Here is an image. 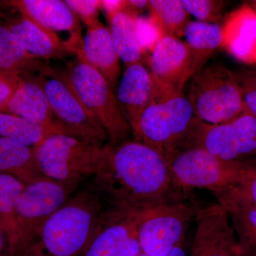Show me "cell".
<instances>
[{
  "label": "cell",
  "instance_id": "20",
  "mask_svg": "<svg viewBox=\"0 0 256 256\" xmlns=\"http://www.w3.org/2000/svg\"><path fill=\"white\" fill-rule=\"evenodd\" d=\"M80 52L87 63L98 72L114 88L120 73V60L114 47L110 28L101 22L87 28Z\"/></svg>",
  "mask_w": 256,
  "mask_h": 256
},
{
  "label": "cell",
  "instance_id": "23",
  "mask_svg": "<svg viewBox=\"0 0 256 256\" xmlns=\"http://www.w3.org/2000/svg\"><path fill=\"white\" fill-rule=\"evenodd\" d=\"M0 173L14 176L24 183L43 178L38 169L34 148L0 137Z\"/></svg>",
  "mask_w": 256,
  "mask_h": 256
},
{
  "label": "cell",
  "instance_id": "8",
  "mask_svg": "<svg viewBox=\"0 0 256 256\" xmlns=\"http://www.w3.org/2000/svg\"><path fill=\"white\" fill-rule=\"evenodd\" d=\"M73 190L43 178L26 184L14 208L16 234L4 256H22L44 224L72 197Z\"/></svg>",
  "mask_w": 256,
  "mask_h": 256
},
{
  "label": "cell",
  "instance_id": "21",
  "mask_svg": "<svg viewBox=\"0 0 256 256\" xmlns=\"http://www.w3.org/2000/svg\"><path fill=\"white\" fill-rule=\"evenodd\" d=\"M55 134L76 137L62 124H42L14 114L0 112V137L34 148Z\"/></svg>",
  "mask_w": 256,
  "mask_h": 256
},
{
  "label": "cell",
  "instance_id": "17",
  "mask_svg": "<svg viewBox=\"0 0 256 256\" xmlns=\"http://www.w3.org/2000/svg\"><path fill=\"white\" fill-rule=\"evenodd\" d=\"M4 26L18 37L25 50L38 58L62 60L76 53L56 32L24 15L10 18Z\"/></svg>",
  "mask_w": 256,
  "mask_h": 256
},
{
  "label": "cell",
  "instance_id": "32",
  "mask_svg": "<svg viewBox=\"0 0 256 256\" xmlns=\"http://www.w3.org/2000/svg\"><path fill=\"white\" fill-rule=\"evenodd\" d=\"M26 184L12 175L0 173V200L12 208L18 204Z\"/></svg>",
  "mask_w": 256,
  "mask_h": 256
},
{
  "label": "cell",
  "instance_id": "25",
  "mask_svg": "<svg viewBox=\"0 0 256 256\" xmlns=\"http://www.w3.org/2000/svg\"><path fill=\"white\" fill-rule=\"evenodd\" d=\"M40 58L30 54L9 28L0 24V69L20 74L40 72L44 66Z\"/></svg>",
  "mask_w": 256,
  "mask_h": 256
},
{
  "label": "cell",
  "instance_id": "10",
  "mask_svg": "<svg viewBox=\"0 0 256 256\" xmlns=\"http://www.w3.org/2000/svg\"><path fill=\"white\" fill-rule=\"evenodd\" d=\"M192 148L229 162L252 161L256 158V117L246 110L224 124H206L196 118L185 150Z\"/></svg>",
  "mask_w": 256,
  "mask_h": 256
},
{
  "label": "cell",
  "instance_id": "36",
  "mask_svg": "<svg viewBox=\"0 0 256 256\" xmlns=\"http://www.w3.org/2000/svg\"><path fill=\"white\" fill-rule=\"evenodd\" d=\"M128 8L138 14V12L150 9V1L148 0H128Z\"/></svg>",
  "mask_w": 256,
  "mask_h": 256
},
{
  "label": "cell",
  "instance_id": "18",
  "mask_svg": "<svg viewBox=\"0 0 256 256\" xmlns=\"http://www.w3.org/2000/svg\"><path fill=\"white\" fill-rule=\"evenodd\" d=\"M0 112L14 114L42 124H62L56 118L46 92L37 76L22 74L16 92Z\"/></svg>",
  "mask_w": 256,
  "mask_h": 256
},
{
  "label": "cell",
  "instance_id": "6",
  "mask_svg": "<svg viewBox=\"0 0 256 256\" xmlns=\"http://www.w3.org/2000/svg\"><path fill=\"white\" fill-rule=\"evenodd\" d=\"M104 146L74 136L55 134L34 148V152L42 176L75 191L95 174Z\"/></svg>",
  "mask_w": 256,
  "mask_h": 256
},
{
  "label": "cell",
  "instance_id": "7",
  "mask_svg": "<svg viewBox=\"0 0 256 256\" xmlns=\"http://www.w3.org/2000/svg\"><path fill=\"white\" fill-rule=\"evenodd\" d=\"M80 50L68 64L67 72L74 89L88 110L105 130L109 142L117 144L129 140L132 130L121 111L112 88L87 63Z\"/></svg>",
  "mask_w": 256,
  "mask_h": 256
},
{
  "label": "cell",
  "instance_id": "37",
  "mask_svg": "<svg viewBox=\"0 0 256 256\" xmlns=\"http://www.w3.org/2000/svg\"><path fill=\"white\" fill-rule=\"evenodd\" d=\"M138 256H150L146 255V254L142 252V254H140V255ZM164 256H188V254H186V250H185L184 246L182 244V245L180 246L175 248L173 249L170 254H168V255Z\"/></svg>",
  "mask_w": 256,
  "mask_h": 256
},
{
  "label": "cell",
  "instance_id": "2",
  "mask_svg": "<svg viewBox=\"0 0 256 256\" xmlns=\"http://www.w3.org/2000/svg\"><path fill=\"white\" fill-rule=\"evenodd\" d=\"M106 206L90 185L56 210L22 256H82Z\"/></svg>",
  "mask_w": 256,
  "mask_h": 256
},
{
  "label": "cell",
  "instance_id": "24",
  "mask_svg": "<svg viewBox=\"0 0 256 256\" xmlns=\"http://www.w3.org/2000/svg\"><path fill=\"white\" fill-rule=\"evenodd\" d=\"M138 14L126 8L109 18L110 31L120 60L126 66L143 62L144 54L138 42L136 18Z\"/></svg>",
  "mask_w": 256,
  "mask_h": 256
},
{
  "label": "cell",
  "instance_id": "13",
  "mask_svg": "<svg viewBox=\"0 0 256 256\" xmlns=\"http://www.w3.org/2000/svg\"><path fill=\"white\" fill-rule=\"evenodd\" d=\"M192 54L186 42L166 35L150 53V72L162 99L182 94L191 78Z\"/></svg>",
  "mask_w": 256,
  "mask_h": 256
},
{
  "label": "cell",
  "instance_id": "38",
  "mask_svg": "<svg viewBox=\"0 0 256 256\" xmlns=\"http://www.w3.org/2000/svg\"><path fill=\"white\" fill-rule=\"evenodd\" d=\"M4 237H3V232L2 230L0 229V256H2V252L3 249H4Z\"/></svg>",
  "mask_w": 256,
  "mask_h": 256
},
{
  "label": "cell",
  "instance_id": "28",
  "mask_svg": "<svg viewBox=\"0 0 256 256\" xmlns=\"http://www.w3.org/2000/svg\"><path fill=\"white\" fill-rule=\"evenodd\" d=\"M218 204H230L236 206L256 207V170H252L245 178L228 192L216 198Z\"/></svg>",
  "mask_w": 256,
  "mask_h": 256
},
{
  "label": "cell",
  "instance_id": "19",
  "mask_svg": "<svg viewBox=\"0 0 256 256\" xmlns=\"http://www.w3.org/2000/svg\"><path fill=\"white\" fill-rule=\"evenodd\" d=\"M223 48L244 63H256V8L244 5L230 13L222 26Z\"/></svg>",
  "mask_w": 256,
  "mask_h": 256
},
{
  "label": "cell",
  "instance_id": "33",
  "mask_svg": "<svg viewBox=\"0 0 256 256\" xmlns=\"http://www.w3.org/2000/svg\"><path fill=\"white\" fill-rule=\"evenodd\" d=\"M240 89L246 110L256 117V76H236Z\"/></svg>",
  "mask_w": 256,
  "mask_h": 256
},
{
  "label": "cell",
  "instance_id": "30",
  "mask_svg": "<svg viewBox=\"0 0 256 256\" xmlns=\"http://www.w3.org/2000/svg\"><path fill=\"white\" fill-rule=\"evenodd\" d=\"M188 14L202 22L220 24L222 18L224 2L218 0H181Z\"/></svg>",
  "mask_w": 256,
  "mask_h": 256
},
{
  "label": "cell",
  "instance_id": "1",
  "mask_svg": "<svg viewBox=\"0 0 256 256\" xmlns=\"http://www.w3.org/2000/svg\"><path fill=\"white\" fill-rule=\"evenodd\" d=\"M92 180L109 210L144 212L184 195L173 188L166 160L136 140L104 144Z\"/></svg>",
  "mask_w": 256,
  "mask_h": 256
},
{
  "label": "cell",
  "instance_id": "15",
  "mask_svg": "<svg viewBox=\"0 0 256 256\" xmlns=\"http://www.w3.org/2000/svg\"><path fill=\"white\" fill-rule=\"evenodd\" d=\"M116 98L132 130L143 111L162 97L150 69L144 63L138 62L126 66L120 80Z\"/></svg>",
  "mask_w": 256,
  "mask_h": 256
},
{
  "label": "cell",
  "instance_id": "22",
  "mask_svg": "<svg viewBox=\"0 0 256 256\" xmlns=\"http://www.w3.org/2000/svg\"><path fill=\"white\" fill-rule=\"evenodd\" d=\"M184 36L192 54L191 77L206 66L216 50L223 48L222 26L217 24L190 21Z\"/></svg>",
  "mask_w": 256,
  "mask_h": 256
},
{
  "label": "cell",
  "instance_id": "3",
  "mask_svg": "<svg viewBox=\"0 0 256 256\" xmlns=\"http://www.w3.org/2000/svg\"><path fill=\"white\" fill-rule=\"evenodd\" d=\"M196 118L182 94L154 101L143 111L132 128L134 140L169 160L184 150Z\"/></svg>",
  "mask_w": 256,
  "mask_h": 256
},
{
  "label": "cell",
  "instance_id": "16",
  "mask_svg": "<svg viewBox=\"0 0 256 256\" xmlns=\"http://www.w3.org/2000/svg\"><path fill=\"white\" fill-rule=\"evenodd\" d=\"M20 12V14L33 18L52 31L67 32V43L76 54L82 48V28L76 15L60 0H12L4 2Z\"/></svg>",
  "mask_w": 256,
  "mask_h": 256
},
{
  "label": "cell",
  "instance_id": "9",
  "mask_svg": "<svg viewBox=\"0 0 256 256\" xmlns=\"http://www.w3.org/2000/svg\"><path fill=\"white\" fill-rule=\"evenodd\" d=\"M200 207L192 194H188L146 210L138 228L143 254L164 256L182 245Z\"/></svg>",
  "mask_w": 256,
  "mask_h": 256
},
{
  "label": "cell",
  "instance_id": "26",
  "mask_svg": "<svg viewBox=\"0 0 256 256\" xmlns=\"http://www.w3.org/2000/svg\"><path fill=\"white\" fill-rule=\"evenodd\" d=\"M220 205L230 218L242 256H256V207Z\"/></svg>",
  "mask_w": 256,
  "mask_h": 256
},
{
  "label": "cell",
  "instance_id": "40",
  "mask_svg": "<svg viewBox=\"0 0 256 256\" xmlns=\"http://www.w3.org/2000/svg\"><path fill=\"white\" fill-rule=\"evenodd\" d=\"M252 4H254V6L256 8V1L252 2Z\"/></svg>",
  "mask_w": 256,
  "mask_h": 256
},
{
  "label": "cell",
  "instance_id": "27",
  "mask_svg": "<svg viewBox=\"0 0 256 256\" xmlns=\"http://www.w3.org/2000/svg\"><path fill=\"white\" fill-rule=\"evenodd\" d=\"M150 10L161 25L165 34L178 38L184 36L190 21V14L184 8L181 0H151Z\"/></svg>",
  "mask_w": 256,
  "mask_h": 256
},
{
  "label": "cell",
  "instance_id": "31",
  "mask_svg": "<svg viewBox=\"0 0 256 256\" xmlns=\"http://www.w3.org/2000/svg\"><path fill=\"white\" fill-rule=\"evenodd\" d=\"M65 2L87 28L100 23L98 18L100 0H66Z\"/></svg>",
  "mask_w": 256,
  "mask_h": 256
},
{
  "label": "cell",
  "instance_id": "5",
  "mask_svg": "<svg viewBox=\"0 0 256 256\" xmlns=\"http://www.w3.org/2000/svg\"><path fill=\"white\" fill-rule=\"evenodd\" d=\"M188 80V99L198 120L226 124L246 110L236 77L224 66H205Z\"/></svg>",
  "mask_w": 256,
  "mask_h": 256
},
{
  "label": "cell",
  "instance_id": "12",
  "mask_svg": "<svg viewBox=\"0 0 256 256\" xmlns=\"http://www.w3.org/2000/svg\"><path fill=\"white\" fill-rule=\"evenodd\" d=\"M146 212L106 208L82 256H138L142 254L138 228Z\"/></svg>",
  "mask_w": 256,
  "mask_h": 256
},
{
  "label": "cell",
  "instance_id": "34",
  "mask_svg": "<svg viewBox=\"0 0 256 256\" xmlns=\"http://www.w3.org/2000/svg\"><path fill=\"white\" fill-rule=\"evenodd\" d=\"M22 78V74L0 69V109L16 92Z\"/></svg>",
  "mask_w": 256,
  "mask_h": 256
},
{
  "label": "cell",
  "instance_id": "39",
  "mask_svg": "<svg viewBox=\"0 0 256 256\" xmlns=\"http://www.w3.org/2000/svg\"><path fill=\"white\" fill-rule=\"evenodd\" d=\"M249 162H250V164L256 170V158L252 160V161Z\"/></svg>",
  "mask_w": 256,
  "mask_h": 256
},
{
  "label": "cell",
  "instance_id": "11",
  "mask_svg": "<svg viewBox=\"0 0 256 256\" xmlns=\"http://www.w3.org/2000/svg\"><path fill=\"white\" fill-rule=\"evenodd\" d=\"M37 77L60 122L77 138L100 144L108 140L105 130L80 100L67 72L45 65Z\"/></svg>",
  "mask_w": 256,
  "mask_h": 256
},
{
  "label": "cell",
  "instance_id": "4",
  "mask_svg": "<svg viewBox=\"0 0 256 256\" xmlns=\"http://www.w3.org/2000/svg\"><path fill=\"white\" fill-rule=\"evenodd\" d=\"M173 188L191 194L196 188L206 190L217 198L247 176L254 166L249 162H229L200 148L181 151L168 160Z\"/></svg>",
  "mask_w": 256,
  "mask_h": 256
},
{
  "label": "cell",
  "instance_id": "29",
  "mask_svg": "<svg viewBox=\"0 0 256 256\" xmlns=\"http://www.w3.org/2000/svg\"><path fill=\"white\" fill-rule=\"evenodd\" d=\"M136 30L138 42L144 55L151 53L165 34L164 30L154 16H139L136 18Z\"/></svg>",
  "mask_w": 256,
  "mask_h": 256
},
{
  "label": "cell",
  "instance_id": "35",
  "mask_svg": "<svg viewBox=\"0 0 256 256\" xmlns=\"http://www.w3.org/2000/svg\"><path fill=\"white\" fill-rule=\"evenodd\" d=\"M127 6V0H100V9L105 12L108 20Z\"/></svg>",
  "mask_w": 256,
  "mask_h": 256
},
{
  "label": "cell",
  "instance_id": "14",
  "mask_svg": "<svg viewBox=\"0 0 256 256\" xmlns=\"http://www.w3.org/2000/svg\"><path fill=\"white\" fill-rule=\"evenodd\" d=\"M190 256H242L226 212L220 204L202 206Z\"/></svg>",
  "mask_w": 256,
  "mask_h": 256
}]
</instances>
